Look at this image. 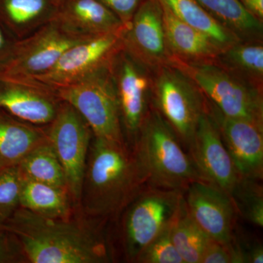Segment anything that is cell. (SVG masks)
Instances as JSON below:
<instances>
[{
  "label": "cell",
  "instance_id": "277c9868",
  "mask_svg": "<svg viewBox=\"0 0 263 263\" xmlns=\"http://www.w3.org/2000/svg\"><path fill=\"white\" fill-rule=\"evenodd\" d=\"M174 64L184 71L209 103L221 114L263 127L262 86L228 70L216 61Z\"/></svg>",
  "mask_w": 263,
  "mask_h": 263
},
{
  "label": "cell",
  "instance_id": "ac0fdd59",
  "mask_svg": "<svg viewBox=\"0 0 263 263\" xmlns=\"http://www.w3.org/2000/svg\"><path fill=\"white\" fill-rule=\"evenodd\" d=\"M160 3V2H159ZM166 39L174 60L184 62L216 61L222 50L209 36L190 27L161 4Z\"/></svg>",
  "mask_w": 263,
  "mask_h": 263
},
{
  "label": "cell",
  "instance_id": "8992f818",
  "mask_svg": "<svg viewBox=\"0 0 263 263\" xmlns=\"http://www.w3.org/2000/svg\"><path fill=\"white\" fill-rule=\"evenodd\" d=\"M155 69L152 79V105L188 152L199 120L208 111L207 99L191 78L175 64Z\"/></svg>",
  "mask_w": 263,
  "mask_h": 263
},
{
  "label": "cell",
  "instance_id": "e0dca14e",
  "mask_svg": "<svg viewBox=\"0 0 263 263\" xmlns=\"http://www.w3.org/2000/svg\"><path fill=\"white\" fill-rule=\"evenodd\" d=\"M62 27L78 37L89 39L121 33L124 24L99 0H69L54 17Z\"/></svg>",
  "mask_w": 263,
  "mask_h": 263
},
{
  "label": "cell",
  "instance_id": "5bb4252c",
  "mask_svg": "<svg viewBox=\"0 0 263 263\" xmlns=\"http://www.w3.org/2000/svg\"><path fill=\"white\" fill-rule=\"evenodd\" d=\"M188 153L202 181L232 195L240 177L208 111L199 120Z\"/></svg>",
  "mask_w": 263,
  "mask_h": 263
},
{
  "label": "cell",
  "instance_id": "4dcf8cb0",
  "mask_svg": "<svg viewBox=\"0 0 263 263\" xmlns=\"http://www.w3.org/2000/svg\"><path fill=\"white\" fill-rule=\"evenodd\" d=\"M117 15L124 27H127L139 8L142 0H99Z\"/></svg>",
  "mask_w": 263,
  "mask_h": 263
},
{
  "label": "cell",
  "instance_id": "f546056e",
  "mask_svg": "<svg viewBox=\"0 0 263 263\" xmlns=\"http://www.w3.org/2000/svg\"><path fill=\"white\" fill-rule=\"evenodd\" d=\"M200 263H241L238 249L233 241L228 245L211 239Z\"/></svg>",
  "mask_w": 263,
  "mask_h": 263
},
{
  "label": "cell",
  "instance_id": "5b68a950",
  "mask_svg": "<svg viewBox=\"0 0 263 263\" xmlns=\"http://www.w3.org/2000/svg\"><path fill=\"white\" fill-rule=\"evenodd\" d=\"M112 60L82 80L54 91L82 116L95 138L126 143Z\"/></svg>",
  "mask_w": 263,
  "mask_h": 263
},
{
  "label": "cell",
  "instance_id": "4316f807",
  "mask_svg": "<svg viewBox=\"0 0 263 263\" xmlns=\"http://www.w3.org/2000/svg\"><path fill=\"white\" fill-rule=\"evenodd\" d=\"M260 181L242 179L230 197L237 214H240L254 226L263 227V191Z\"/></svg>",
  "mask_w": 263,
  "mask_h": 263
},
{
  "label": "cell",
  "instance_id": "d4e9b609",
  "mask_svg": "<svg viewBox=\"0 0 263 263\" xmlns=\"http://www.w3.org/2000/svg\"><path fill=\"white\" fill-rule=\"evenodd\" d=\"M259 43H236L221 52L216 62L254 84L262 86L263 46Z\"/></svg>",
  "mask_w": 263,
  "mask_h": 263
},
{
  "label": "cell",
  "instance_id": "f1b7e54d",
  "mask_svg": "<svg viewBox=\"0 0 263 263\" xmlns=\"http://www.w3.org/2000/svg\"><path fill=\"white\" fill-rule=\"evenodd\" d=\"M174 220L147 246L137 259L136 263H184L171 237Z\"/></svg>",
  "mask_w": 263,
  "mask_h": 263
},
{
  "label": "cell",
  "instance_id": "ffe728a7",
  "mask_svg": "<svg viewBox=\"0 0 263 263\" xmlns=\"http://www.w3.org/2000/svg\"><path fill=\"white\" fill-rule=\"evenodd\" d=\"M47 139L46 129L0 112V155L18 164L33 148Z\"/></svg>",
  "mask_w": 263,
  "mask_h": 263
},
{
  "label": "cell",
  "instance_id": "cb8c5ba5",
  "mask_svg": "<svg viewBox=\"0 0 263 263\" xmlns=\"http://www.w3.org/2000/svg\"><path fill=\"white\" fill-rule=\"evenodd\" d=\"M18 165L29 179L67 190L63 167L48 138L24 156Z\"/></svg>",
  "mask_w": 263,
  "mask_h": 263
},
{
  "label": "cell",
  "instance_id": "7a4b0ae2",
  "mask_svg": "<svg viewBox=\"0 0 263 263\" xmlns=\"http://www.w3.org/2000/svg\"><path fill=\"white\" fill-rule=\"evenodd\" d=\"M146 186L127 143L92 137L79 205L86 216L99 219L119 216Z\"/></svg>",
  "mask_w": 263,
  "mask_h": 263
},
{
  "label": "cell",
  "instance_id": "83f0119b",
  "mask_svg": "<svg viewBox=\"0 0 263 263\" xmlns=\"http://www.w3.org/2000/svg\"><path fill=\"white\" fill-rule=\"evenodd\" d=\"M22 172L18 164L0 171V229L20 207Z\"/></svg>",
  "mask_w": 263,
  "mask_h": 263
},
{
  "label": "cell",
  "instance_id": "3957f363",
  "mask_svg": "<svg viewBox=\"0 0 263 263\" xmlns=\"http://www.w3.org/2000/svg\"><path fill=\"white\" fill-rule=\"evenodd\" d=\"M147 186L184 191L202 181L179 137L152 105L132 147Z\"/></svg>",
  "mask_w": 263,
  "mask_h": 263
},
{
  "label": "cell",
  "instance_id": "2e32d148",
  "mask_svg": "<svg viewBox=\"0 0 263 263\" xmlns=\"http://www.w3.org/2000/svg\"><path fill=\"white\" fill-rule=\"evenodd\" d=\"M208 112L219 129L240 177L261 181L263 178L262 126L245 119L226 117L209 101Z\"/></svg>",
  "mask_w": 263,
  "mask_h": 263
},
{
  "label": "cell",
  "instance_id": "603a6c76",
  "mask_svg": "<svg viewBox=\"0 0 263 263\" xmlns=\"http://www.w3.org/2000/svg\"><path fill=\"white\" fill-rule=\"evenodd\" d=\"M3 9L19 40L30 35L54 18L50 0H4Z\"/></svg>",
  "mask_w": 263,
  "mask_h": 263
},
{
  "label": "cell",
  "instance_id": "30bf717a",
  "mask_svg": "<svg viewBox=\"0 0 263 263\" xmlns=\"http://www.w3.org/2000/svg\"><path fill=\"white\" fill-rule=\"evenodd\" d=\"M146 67L122 48L112 60L123 133L131 148L152 106V81Z\"/></svg>",
  "mask_w": 263,
  "mask_h": 263
},
{
  "label": "cell",
  "instance_id": "4fadbf2b",
  "mask_svg": "<svg viewBox=\"0 0 263 263\" xmlns=\"http://www.w3.org/2000/svg\"><path fill=\"white\" fill-rule=\"evenodd\" d=\"M60 102L54 89L34 78L0 72V108L19 120L47 126Z\"/></svg>",
  "mask_w": 263,
  "mask_h": 263
},
{
  "label": "cell",
  "instance_id": "e575fe53",
  "mask_svg": "<svg viewBox=\"0 0 263 263\" xmlns=\"http://www.w3.org/2000/svg\"><path fill=\"white\" fill-rule=\"evenodd\" d=\"M10 165V164L8 163L6 160L0 155V171L2 169L4 168V167H6V166Z\"/></svg>",
  "mask_w": 263,
  "mask_h": 263
},
{
  "label": "cell",
  "instance_id": "9a60e30c",
  "mask_svg": "<svg viewBox=\"0 0 263 263\" xmlns=\"http://www.w3.org/2000/svg\"><path fill=\"white\" fill-rule=\"evenodd\" d=\"M186 210L211 239L228 245L234 238L237 211L228 194L203 181L183 191Z\"/></svg>",
  "mask_w": 263,
  "mask_h": 263
},
{
  "label": "cell",
  "instance_id": "52a82bcc",
  "mask_svg": "<svg viewBox=\"0 0 263 263\" xmlns=\"http://www.w3.org/2000/svg\"><path fill=\"white\" fill-rule=\"evenodd\" d=\"M183 192L146 186L124 209L122 240L124 255L136 262L141 252L176 219Z\"/></svg>",
  "mask_w": 263,
  "mask_h": 263
},
{
  "label": "cell",
  "instance_id": "8fae6325",
  "mask_svg": "<svg viewBox=\"0 0 263 263\" xmlns=\"http://www.w3.org/2000/svg\"><path fill=\"white\" fill-rule=\"evenodd\" d=\"M122 32L98 36L76 43L62 53L51 68L42 75L32 78L53 89L82 80L110 62L122 48Z\"/></svg>",
  "mask_w": 263,
  "mask_h": 263
},
{
  "label": "cell",
  "instance_id": "d6a6232c",
  "mask_svg": "<svg viewBox=\"0 0 263 263\" xmlns=\"http://www.w3.org/2000/svg\"><path fill=\"white\" fill-rule=\"evenodd\" d=\"M256 18L262 21L263 0H238Z\"/></svg>",
  "mask_w": 263,
  "mask_h": 263
},
{
  "label": "cell",
  "instance_id": "d6986e66",
  "mask_svg": "<svg viewBox=\"0 0 263 263\" xmlns=\"http://www.w3.org/2000/svg\"><path fill=\"white\" fill-rule=\"evenodd\" d=\"M71 202L65 189L34 181L22 173L20 207L44 217L69 219L72 217Z\"/></svg>",
  "mask_w": 263,
  "mask_h": 263
},
{
  "label": "cell",
  "instance_id": "1f68e13d",
  "mask_svg": "<svg viewBox=\"0 0 263 263\" xmlns=\"http://www.w3.org/2000/svg\"><path fill=\"white\" fill-rule=\"evenodd\" d=\"M24 258L16 240L8 232L0 230V263L19 262Z\"/></svg>",
  "mask_w": 263,
  "mask_h": 263
},
{
  "label": "cell",
  "instance_id": "44dd1931",
  "mask_svg": "<svg viewBox=\"0 0 263 263\" xmlns=\"http://www.w3.org/2000/svg\"><path fill=\"white\" fill-rule=\"evenodd\" d=\"M195 1L240 41L260 42L262 21L249 13L238 0Z\"/></svg>",
  "mask_w": 263,
  "mask_h": 263
},
{
  "label": "cell",
  "instance_id": "836d02e7",
  "mask_svg": "<svg viewBox=\"0 0 263 263\" xmlns=\"http://www.w3.org/2000/svg\"><path fill=\"white\" fill-rule=\"evenodd\" d=\"M12 45L7 41L3 30L0 28V60L5 56L7 53L9 51L10 48H11Z\"/></svg>",
  "mask_w": 263,
  "mask_h": 263
},
{
  "label": "cell",
  "instance_id": "ba28073f",
  "mask_svg": "<svg viewBox=\"0 0 263 263\" xmlns=\"http://www.w3.org/2000/svg\"><path fill=\"white\" fill-rule=\"evenodd\" d=\"M47 126L48 141L63 167L67 192L72 203L79 206L92 132L82 116L62 100Z\"/></svg>",
  "mask_w": 263,
  "mask_h": 263
},
{
  "label": "cell",
  "instance_id": "7c38bea8",
  "mask_svg": "<svg viewBox=\"0 0 263 263\" xmlns=\"http://www.w3.org/2000/svg\"><path fill=\"white\" fill-rule=\"evenodd\" d=\"M122 48L146 67L157 68L174 63L166 39L163 11L158 0L141 3L123 31Z\"/></svg>",
  "mask_w": 263,
  "mask_h": 263
},
{
  "label": "cell",
  "instance_id": "d590c367",
  "mask_svg": "<svg viewBox=\"0 0 263 263\" xmlns=\"http://www.w3.org/2000/svg\"><path fill=\"white\" fill-rule=\"evenodd\" d=\"M0 230H1V229H0Z\"/></svg>",
  "mask_w": 263,
  "mask_h": 263
},
{
  "label": "cell",
  "instance_id": "6da1fadb",
  "mask_svg": "<svg viewBox=\"0 0 263 263\" xmlns=\"http://www.w3.org/2000/svg\"><path fill=\"white\" fill-rule=\"evenodd\" d=\"M32 263H104L112 258L108 241L94 227L44 217L19 207L3 224Z\"/></svg>",
  "mask_w": 263,
  "mask_h": 263
},
{
  "label": "cell",
  "instance_id": "7402d4cb",
  "mask_svg": "<svg viewBox=\"0 0 263 263\" xmlns=\"http://www.w3.org/2000/svg\"><path fill=\"white\" fill-rule=\"evenodd\" d=\"M178 18L209 36L223 51L240 42L195 0H158Z\"/></svg>",
  "mask_w": 263,
  "mask_h": 263
},
{
  "label": "cell",
  "instance_id": "484cf974",
  "mask_svg": "<svg viewBox=\"0 0 263 263\" xmlns=\"http://www.w3.org/2000/svg\"><path fill=\"white\" fill-rule=\"evenodd\" d=\"M171 237L184 263L201 262L202 254L211 238L189 214L185 202L173 223Z\"/></svg>",
  "mask_w": 263,
  "mask_h": 263
},
{
  "label": "cell",
  "instance_id": "9c48e42d",
  "mask_svg": "<svg viewBox=\"0 0 263 263\" xmlns=\"http://www.w3.org/2000/svg\"><path fill=\"white\" fill-rule=\"evenodd\" d=\"M85 40L87 39L72 34L53 19L30 35L13 43L0 60V72L26 77L42 75L67 48Z\"/></svg>",
  "mask_w": 263,
  "mask_h": 263
}]
</instances>
